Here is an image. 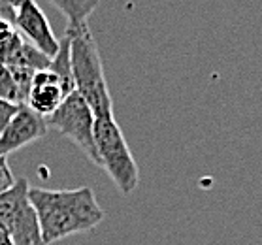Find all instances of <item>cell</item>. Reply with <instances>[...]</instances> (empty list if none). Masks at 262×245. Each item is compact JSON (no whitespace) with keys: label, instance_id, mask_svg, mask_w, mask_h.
<instances>
[{"label":"cell","instance_id":"4","mask_svg":"<svg viewBox=\"0 0 262 245\" xmlns=\"http://www.w3.org/2000/svg\"><path fill=\"white\" fill-rule=\"evenodd\" d=\"M29 181L21 177L8 192L0 194V227L13 245H43L42 228L34 206L29 200Z\"/></svg>","mask_w":262,"mask_h":245},{"label":"cell","instance_id":"10","mask_svg":"<svg viewBox=\"0 0 262 245\" xmlns=\"http://www.w3.org/2000/svg\"><path fill=\"white\" fill-rule=\"evenodd\" d=\"M6 66L8 68H25V70H32V72H42L51 66V57L43 55L40 49H36L32 43H29L23 38L21 46L15 49V53L8 60Z\"/></svg>","mask_w":262,"mask_h":245},{"label":"cell","instance_id":"5","mask_svg":"<svg viewBox=\"0 0 262 245\" xmlns=\"http://www.w3.org/2000/svg\"><path fill=\"white\" fill-rule=\"evenodd\" d=\"M46 121L49 128L57 130L60 136L68 138L72 144H76L83 151L85 157L93 164L100 166L95 142V114L76 91L66 96L60 108Z\"/></svg>","mask_w":262,"mask_h":245},{"label":"cell","instance_id":"3","mask_svg":"<svg viewBox=\"0 0 262 245\" xmlns=\"http://www.w3.org/2000/svg\"><path fill=\"white\" fill-rule=\"evenodd\" d=\"M95 142L100 168L112 177L117 191L123 196H128L138 189L140 168L132 151L126 144L121 126L115 121V115L96 117L95 119Z\"/></svg>","mask_w":262,"mask_h":245},{"label":"cell","instance_id":"15","mask_svg":"<svg viewBox=\"0 0 262 245\" xmlns=\"http://www.w3.org/2000/svg\"><path fill=\"white\" fill-rule=\"evenodd\" d=\"M17 112H19V104H15V102L2 100V98H0V132L10 125V121L15 117V114H17Z\"/></svg>","mask_w":262,"mask_h":245},{"label":"cell","instance_id":"7","mask_svg":"<svg viewBox=\"0 0 262 245\" xmlns=\"http://www.w3.org/2000/svg\"><path fill=\"white\" fill-rule=\"evenodd\" d=\"M48 121L27 106H19L10 125L0 132V155L8 157L10 153L23 149L25 145L34 144L48 134Z\"/></svg>","mask_w":262,"mask_h":245},{"label":"cell","instance_id":"1","mask_svg":"<svg viewBox=\"0 0 262 245\" xmlns=\"http://www.w3.org/2000/svg\"><path fill=\"white\" fill-rule=\"evenodd\" d=\"M29 200L40 221L43 245H51L74 234L89 232L106 219V211L91 187L62 191L30 187Z\"/></svg>","mask_w":262,"mask_h":245},{"label":"cell","instance_id":"14","mask_svg":"<svg viewBox=\"0 0 262 245\" xmlns=\"http://www.w3.org/2000/svg\"><path fill=\"white\" fill-rule=\"evenodd\" d=\"M15 175H13L12 168L8 164V157L0 155V194H4L15 185Z\"/></svg>","mask_w":262,"mask_h":245},{"label":"cell","instance_id":"17","mask_svg":"<svg viewBox=\"0 0 262 245\" xmlns=\"http://www.w3.org/2000/svg\"><path fill=\"white\" fill-rule=\"evenodd\" d=\"M0 245H13L10 234H8L2 227H0Z\"/></svg>","mask_w":262,"mask_h":245},{"label":"cell","instance_id":"2","mask_svg":"<svg viewBox=\"0 0 262 245\" xmlns=\"http://www.w3.org/2000/svg\"><path fill=\"white\" fill-rule=\"evenodd\" d=\"M64 36L70 38L72 76L76 93L89 104L95 119L114 115V100L107 89L102 57L89 25L64 32Z\"/></svg>","mask_w":262,"mask_h":245},{"label":"cell","instance_id":"9","mask_svg":"<svg viewBox=\"0 0 262 245\" xmlns=\"http://www.w3.org/2000/svg\"><path fill=\"white\" fill-rule=\"evenodd\" d=\"M51 6L57 8L66 17V30L81 29L85 25H89V15L98 8L96 0H51Z\"/></svg>","mask_w":262,"mask_h":245},{"label":"cell","instance_id":"13","mask_svg":"<svg viewBox=\"0 0 262 245\" xmlns=\"http://www.w3.org/2000/svg\"><path fill=\"white\" fill-rule=\"evenodd\" d=\"M0 98L19 104L17 85L13 81L12 70H10L6 64H2V62H0ZM19 106H21V104H19Z\"/></svg>","mask_w":262,"mask_h":245},{"label":"cell","instance_id":"12","mask_svg":"<svg viewBox=\"0 0 262 245\" xmlns=\"http://www.w3.org/2000/svg\"><path fill=\"white\" fill-rule=\"evenodd\" d=\"M21 42H23L21 32L15 30L12 23L0 19V62L2 64H8V60L12 59V55L21 46Z\"/></svg>","mask_w":262,"mask_h":245},{"label":"cell","instance_id":"6","mask_svg":"<svg viewBox=\"0 0 262 245\" xmlns=\"http://www.w3.org/2000/svg\"><path fill=\"white\" fill-rule=\"evenodd\" d=\"M15 10H17L15 29L21 32V36L29 43H32L36 49H40L43 55L53 59L59 51L60 40L55 36L42 8L32 0H21L15 4Z\"/></svg>","mask_w":262,"mask_h":245},{"label":"cell","instance_id":"11","mask_svg":"<svg viewBox=\"0 0 262 245\" xmlns=\"http://www.w3.org/2000/svg\"><path fill=\"white\" fill-rule=\"evenodd\" d=\"M49 70H51L53 74H57V76L62 79V83L66 85V89L70 91V93H74V91H76V87H74V76H72L70 38H68V36L60 38L59 51H57V55L51 59V66H49Z\"/></svg>","mask_w":262,"mask_h":245},{"label":"cell","instance_id":"16","mask_svg":"<svg viewBox=\"0 0 262 245\" xmlns=\"http://www.w3.org/2000/svg\"><path fill=\"white\" fill-rule=\"evenodd\" d=\"M15 4H17V2L0 0V19H2V21H8V23H12L13 27H15V15H17Z\"/></svg>","mask_w":262,"mask_h":245},{"label":"cell","instance_id":"8","mask_svg":"<svg viewBox=\"0 0 262 245\" xmlns=\"http://www.w3.org/2000/svg\"><path fill=\"white\" fill-rule=\"evenodd\" d=\"M68 95H72V93L66 89L62 79L48 68V70L34 74L32 87H30L25 106L48 119L60 108V104L64 102Z\"/></svg>","mask_w":262,"mask_h":245}]
</instances>
